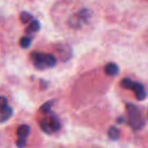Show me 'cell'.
Segmentation results:
<instances>
[{"label":"cell","instance_id":"obj_1","mask_svg":"<svg viewBox=\"0 0 148 148\" xmlns=\"http://www.w3.org/2000/svg\"><path fill=\"white\" fill-rule=\"evenodd\" d=\"M52 105L53 101H47L38 110V125L45 134H53L58 132L61 126L59 118L51 110Z\"/></svg>","mask_w":148,"mask_h":148},{"label":"cell","instance_id":"obj_2","mask_svg":"<svg viewBox=\"0 0 148 148\" xmlns=\"http://www.w3.org/2000/svg\"><path fill=\"white\" fill-rule=\"evenodd\" d=\"M30 60L34 67L38 71H45L57 65V58L53 54L40 51H32L30 53Z\"/></svg>","mask_w":148,"mask_h":148},{"label":"cell","instance_id":"obj_3","mask_svg":"<svg viewBox=\"0 0 148 148\" xmlns=\"http://www.w3.org/2000/svg\"><path fill=\"white\" fill-rule=\"evenodd\" d=\"M126 118L125 123L133 130V131H139L145 125V118L140 111V109L132 104V103H126Z\"/></svg>","mask_w":148,"mask_h":148},{"label":"cell","instance_id":"obj_4","mask_svg":"<svg viewBox=\"0 0 148 148\" xmlns=\"http://www.w3.org/2000/svg\"><path fill=\"white\" fill-rule=\"evenodd\" d=\"M120 87L124 88V89H127V90H132L135 95V98L138 101H143L146 97H147V91L143 87L142 83L140 82H136V81H133L128 77H124L120 80Z\"/></svg>","mask_w":148,"mask_h":148},{"label":"cell","instance_id":"obj_5","mask_svg":"<svg viewBox=\"0 0 148 148\" xmlns=\"http://www.w3.org/2000/svg\"><path fill=\"white\" fill-rule=\"evenodd\" d=\"M91 17V10L89 8H81L75 14H73L68 20V25L73 29H79L87 24Z\"/></svg>","mask_w":148,"mask_h":148},{"label":"cell","instance_id":"obj_6","mask_svg":"<svg viewBox=\"0 0 148 148\" xmlns=\"http://www.w3.org/2000/svg\"><path fill=\"white\" fill-rule=\"evenodd\" d=\"M30 132H31L30 127L28 125H25V124H22L16 128V132H15V134H16L15 145H16L17 148H24L25 147L27 140H28V138L30 135Z\"/></svg>","mask_w":148,"mask_h":148},{"label":"cell","instance_id":"obj_7","mask_svg":"<svg viewBox=\"0 0 148 148\" xmlns=\"http://www.w3.org/2000/svg\"><path fill=\"white\" fill-rule=\"evenodd\" d=\"M13 108L5 96H0V123H6L13 117Z\"/></svg>","mask_w":148,"mask_h":148},{"label":"cell","instance_id":"obj_8","mask_svg":"<svg viewBox=\"0 0 148 148\" xmlns=\"http://www.w3.org/2000/svg\"><path fill=\"white\" fill-rule=\"evenodd\" d=\"M57 49H58V52H59L60 58H61L62 61H66V60H68L72 57V50H71V47L68 45L60 44V45H58Z\"/></svg>","mask_w":148,"mask_h":148},{"label":"cell","instance_id":"obj_9","mask_svg":"<svg viewBox=\"0 0 148 148\" xmlns=\"http://www.w3.org/2000/svg\"><path fill=\"white\" fill-rule=\"evenodd\" d=\"M39 29H40V22H39L38 20L34 18V20L28 24V27L25 28V32L28 34V36H31V34H35V32L39 31Z\"/></svg>","mask_w":148,"mask_h":148},{"label":"cell","instance_id":"obj_10","mask_svg":"<svg viewBox=\"0 0 148 148\" xmlns=\"http://www.w3.org/2000/svg\"><path fill=\"white\" fill-rule=\"evenodd\" d=\"M118 72H119V67L114 62H108L104 66V73L109 76H114L118 74Z\"/></svg>","mask_w":148,"mask_h":148},{"label":"cell","instance_id":"obj_11","mask_svg":"<svg viewBox=\"0 0 148 148\" xmlns=\"http://www.w3.org/2000/svg\"><path fill=\"white\" fill-rule=\"evenodd\" d=\"M108 138H109L110 140H112V141L118 140V139L120 138V131H119L116 126L109 127V130H108Z\"/></svg>","mask_w":148,"mask_h":148},{"label":"cell","instance_id":"obj_12","mask_svg":"<svg viewBox=\"0 0 148 148\" xmlns=\"http://www.w3.org/2000/svg\"><path fill=\"white\" fill-rule=\"evenodd\" d=\"M18 17H20V21H21L23 24H29V23L34 20V16H32L29 12H25V10L21 12L20 15H18Z\"/></svg>","mask_w":148,"mask_h":148},{"label":"cell","instance_id":"obj_13","mask_svg":"<svg viewBox=\"0 0 148 148\" xmlns=\"http://www.w3.org/2000/svg\"><path fill=\"white\" fill-rule=\"evenodd\" d=\"M31 42H32V37L31 36H23L20 38V46L23 47V49H28L30 45H31Z\"/></svg>","mask_w":148,"mask_h":148}]
</instances>
